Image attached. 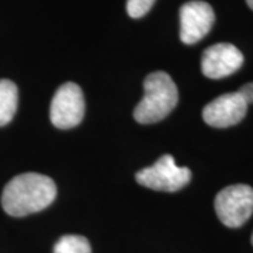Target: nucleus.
I'll return each instance as SVG.
<instances>
[{
    "mask_svg": "<svg viewBox=\"0 0 253 253\" xmlns=\"http://www.w3.org/2000/svg\"><path fill=\"white\" fill-rule=\"evenodd\" d=\"M56 184L40 173H23L13 177L1 193V207L11 217H26L52 204Z\"/></svg>",
    "mask_w": 253,
    "mask_h": 253,
    "instance_id": "f257e3e1",
    "label": "nucleus"
},
{
    "mask_svg": "<svg viewBox=\"0 0 253 253\" xmlns=\"http://www.w3.org/2000/svg\"><path fill=\"white\" fill-rule=\"evenodd\" d=\"M179 93L176 83L166 72H154L144 81V97L134 110L139 124H154L166 118L176 107Z\"/></svg>",
    "mask_w": 253,
    "mask_h": 253,
    "instance_id": "f03ea898",
    "label": "nucleus"
},
{
    "mask_svg": "<svg viewBox=\"0 0 253 253\" xmlns=\"http://www.w3.org/2000/svg\"><path fill=\"white\" fill-rule=\"evenodd\" d=\"M138 184L156 191H177L191 180V170L177 166L172 155H163L152 166L144 168L135 174Z\"/></svg>",
    "mask_w": 253,
    "mask_h": 253,
    "instance_id": "7ed1b4c3",
    "label": "nucleus"
},
{
    "mask_svg": "<svg viewBox=\"0 0 253 253\" xmlns=\"http://www.w3.org/2000/svg\"><path fill=\"white\" fill-rule=\"evenodd\" d=\"M215 212L228 228H239L252 217L253 189L248 184H234L222 189L215 197Z\"/></svg>",
    "mask_w": 253,
    "mask_h": 253,
    "instance_id": "20e7f679",
    "label": "nucleus"
},
{
    "mask_svg": "<svg viewBox=\"0 0 253 253\" xmlns=\"http://www.w3.org/2000/svg\"><path fill=\"white\" fill-rule=\"evenodd\" d=\"M84 116V99L82 89L72 82H68L55 91L49 117L56 128L69 129L79 126Z\"/></svg>",
    "mask_w": 253,
    "mask_h": 253,
    "instance_id": "39448f33",
    "label": "nucleus"
},
{
    "mask_svg": "<svg viewBox=\"0 0 253 253\" xmlns=\"http://www.w3.org/2000/svg\"><path fill=\"white\" fill-rule=\"evenodd\" d=\"M215 14L207 1L193 0L180 7V40L187 44H196L210 33L214 26Z\"/></svg>",
    "mask_w": 253,
    "mask_h": 253,
    "instance_id": "423d86ee",
    "label": "nucleus"
},
{
    "mask_svg": "<svg viewBox=\"0 0 253 253\" xmlns=\"http://www.w3.org/2000/svg\"><path fill=\"white\" fill-rule=\"evenodd\" d=\"M244 63V55L232 44L219 42L208 46L201 56V72L210 79H222L238 69Z\"/></svg>",
    "mask_w": 253,
    "mask_h": 253,
    "instance_id": "0eeeda50",
    "label": "nucleus"
},
{
    "mask_svg": "<svg viewBox=\"0 0 253 253\" xmlns=\"http://www.w3.org/2000/svg\"><path fill=\"white\" fill-rule=\"evenodd\" d=\"M248 111V103L244 97L235 93H226L211 103L203 110V118L208 126L215 128H226L241 123Z\"/></svg>",
    "mask_w": 253,
    "mask_h": 253,
    "instance_id": "6e6552de",
    "label": "nucleus"
},
{
    "mask_svg": "<svg viewBox=\"0 0 253 253\" xmlns=\"http://www.w3.org/2000/svg\"><path fill=\"white\" fill-rule=\"evenodd\" d=\"M18 103L17 86L9 79H0V126L13 120Z\"/></svg>",
    "mask_w": 253,
    "mask_h": 253,
    "instance_id": "1a4fd4ad",
    "label": "nucleus"
},
{
    "mask_svg": "<svg viewBox=\"0 0 253 253\" xmlns=\"http://www.w3.org/2000/svg\"><path fill=\"white\" fill-rule=\"evenodd\" d=\"M52 253H91V248L84 236L63 235L55 244Z\"/></svg>",
    "mask_w": 253,
    "mask_h": 253,
    "instance_id": "9d476101",
    "label": "nucleus"
},
{
    "mask_svg": "<svg viewBox=\"0 0 253 253\" xmlns=\"http://www.w3.org/2000/svg\"><path fill=\"white\" fill-rule=\"evenodd\" d=\"M155 0H126V13L129 17L141 18L152 9Z\"/></svg>",
    "mask_w": 253,
    "mask_h": 253,
    "instance_id": "9b49d317",
    "label": "nucleus"
},
{
    "mask_svg": "<svg viewBox=\"0 0 253 253\" xmlns=\"http://www.w3.org/2000/svg\"><path fill=\"white\" fill-rule=\"evenodd\" d=\"M238 93L244 97L245 101L248 103V106H249L251 103H253V83H248V84L242 86V87L238 90Z\"/></svg>",
    "mask_w": 253,
    "mask_h": 253,
    "instance_id": "f8f14e48",
    "label": "nucleus"
},
{
    "mask_svg": "<svg viewBox=\"0 0 253 253\" xmlns=\"http://www.w3.org/2000/svg\"><path fill=\"white\" fill-rule=\"evenodd\" d=\"M246 3H248V6L253 10V0H246Z\"/></svg>",
    "mask_w": 253,
    "mask_h": 253,
    "instance_id": "ddd939ff",
    "label": "nucleus"
},
{
    "mask_svg": "<svg viewBox=\"0 0 253 253\" xmlns=\"http://www.w3.org/2000/svg\"><path fill=\"white\" fill-rule=\"evenodd\" d=\"M252 245H253V234H252Z\"/></svg>",
    "mask_w": 253,
    "mask_h": 253,
    "instance_id": "4468645a",
    "label": "nucleus"
}]
</instances>
